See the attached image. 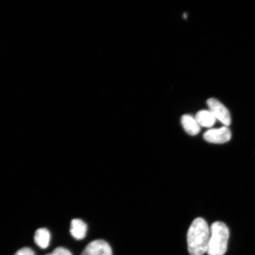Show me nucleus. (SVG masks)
<instances>
[{"mask_svg":"<svg viewBox=\"0 0 255 255\" xmlns=\"http://www.w3.org/2000/svg\"><path fill=\"white\" fill-rule=\"evenodd\" d=\"M81 255H113V250L106 241L95 240L86 247Z\"/></svg>","mask_w":255,"mask_h":255,"instance_id":"nucleus-5","label":"nucleus"},{"mask_svg":"<svg viewBox=\"0 0 255 255\" xmlns=\"http://www.w3.org/2000/svg\"><path fill=\"white\" fill-rule=\"evenodd\" d=\"M14 255H36L34 251L29 248H23L18 250Z\"/></svg>","mask_w":255,"mask_h":255,"instance_id":"nucleus-11","label":"nucleus"},{"mask_svg":"<svg viewBox=\"0 0 255 255\" xmlns=\"http://www.w3.org/2000/svg\"><path fill=\"white\" fill-rule=\"evenodd\" d=\"M229 230L222 222H215L210 227V237L207 253L209 255H223L227 251Z\"/></svg>","mask_w":255,"mask_h":255,"instance_id":"nucleus-2","label":"nucleus"},{"mask_svg":"<svg viewBox=\"0 0 255 255\" xmlns=\"http://www.w3.org/2000/svg\"><path fill=\"white\" fill-rule=\"evenodd\" d=\"M203 138L209 143L222 144L230 141L232 138L231 130L228 127H222L219 128H212L207 130L204 133Z\"/></svg>","mask_w":255,"mask_h":255,"instance_id":"nucleus-4","label":"nucleus"},{"mask_svg":"<svg viewBox=\"0 0 255 255\" xmlns=\"http://www.w3.org/2000/svg\"><path fill=\"white\" fill-rule=\"evenodd\" d=\"M195 119L199 126L205 128H212L215 125L216 119L211 111L202 110L197 113Z\"/></svg>","mask_w":255,"mask_h":255,"instance_id":"nucleus-8","label":"nucleus"},{"mask_svg":"<svg viewBox=\"0 0 255 255\" xmlns=\"http://www.w3.org/2000/svg\"><path fill=\"white\" fill-rule=\"evenodd\" d=\"M87 225L81 219H73L71 225V234L72 237L77 240H82L87 235Z\"/></svg>","mask_w":255,"mask_h":255,"instance_id":"nucleus-7","label":"nucleus"},{"mask_svg":"<svg viewBox=\"0 0 255 255\" xmlns=\"http://www.w3.org/2000/svg\"><path fill=\"white\" fill-rule=\"evenodd\" d=\"M210 237V228L205 219L197 218L191 223L187 235V247L191 255L207 253Z\"/></svg>","mask_w":255,"mask_h":255,"instance_id":"nucleus-1","label":"nucleus"},{"mask_svg":"<svg viewBox=\"0 0 255 255\" xmlns=\"http://www.w3.org/2000/svg\"><path fill=\"white\" fill-rule=\"evenodd\" d=\"M34 242L38 247L46 249L49 247L50 241V234L46 228H40L34 235Z\"/></svg>","mask_w":255,"mask_h":255,"instance_id":"nucleus-9","label":"nucleus"},{"mask_svg":"<svg viewBox=\"0 0 255 255\" xmlns=\"http://www.w3.org/2000/svg\"><path fill=\"white\" fill-rule=\"evenodd\" d=\"M207 104L209 108V111H211L216 120L224 124L225 127L231 125L232 122L231 114L224 105L215 98L209 99L207 101Z\"/></svg>","mask_w":255,"mask_h":255,"instance_id":"nucleus-3","label":"nucleus"},{"mask_svg":"<svg viewBox=\"0 0 255 255\" xmlns=\"http://www.w3.org/2000/svg\"><path fill=\"white\" fill-rule=\"evenodd\" d=\"M46 255H72L71 252L63 247L55 249L52 253Z\"/></svg>","mask_w":255,"mask_h":255,"instance_id":"nucleus-10","label":"nucleus"},{"mask_svg":"<svg viewBox=\"0 0 255 255\" xmlns=\"http://www.w3.org/2000/svg\"><path fill=\"white\" fill-rule=\"evenodd\" d=\"M181 123L185 131L190 135L195 136L200 131V126L195 118L190 115H184L181 117Z\"/></svg>","mask_w":255,"mask_h":255,"instance_id":"nucleus-6","label":"nucleus"}]
</instances>
